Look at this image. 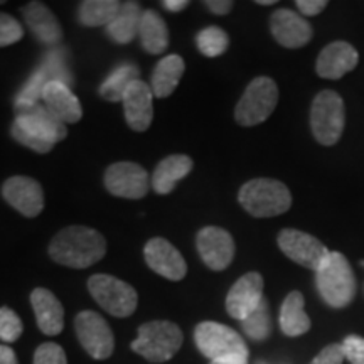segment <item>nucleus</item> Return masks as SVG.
Masks as SVG:
<instances>
[{"label": "nucleus", "instance_id": "obj_29", "mask_svg": "<svg viewBox=\"0 0 364 364\" xmlns=\"http://www.w3.org/2000/svg\"><path fill=\"white\" fill-rule=\"evenodd\" d=\"M118 0H83L78 7V21L86 27H107L120 12Z\"/></svg>", "mask_w": 364, "mask_h": 364}, {"label": "nucleus", "instance_id": "obj_14", "mask_svg": "<svg viewBox=\"0 0 364 364\" xmlns=\"http://www.w3.org/2000/svg\"><path fill=\"white\" fill-rule=\"evenodd\" d=\"M2 198L26 218H38L44 209L43 186L33 177L12 176L2 184Z\"/></svg>", "mask_w": 364, "mask_h": 364}, {"label": "nucleus", "instance_id": "obj_20", "mask_svg": "<svg viewBox=\"0 0 364 364\" xmlns=\"http://www.w3.org/2000/svg\"><path fill=\"white\" fill-rule=\"evenodd\" d=\"M154 93L147 83L136 80L129 86L124 100V112L127 125L135 132L149 130L154 118Z\"/></svg>", "mask_w": 364, "mask_h": 364}, {"label": "nucleus", "instance_id": "obj_34", "mask_svg": "<svg viewBox=\"0 0 364 364\" xmlns=\"http://www.w3.org/2000/svg\"><path fill=\"white\" fill-rule=\"evenodd\" d=\"M33 364H68L65 349L56 343L41 344L34 353Z\"/></svg>", "mask_w": 364, "mask_h": 364}, {"label": "nucleus", "instance_id": "obj_35", "mask_svg": "<svg viewBox=\"0 0 364 364\" xmlns=\"http://www.w3.org/2000/svg\"><path fill=\"white\" fill-rule=\"evenodd\" d=\"M344 359L351 364H364V339L359 336H348L343 341Z\"/></svg>", "mask_w": 364, "mask_h": 364}, {"label": "nucleus", "instance_id": "obj_21", "mask_svg": "<svg viewBox=\"0 0 364 364\" xmlns=\"http://www.w3.org/2000/svg\"><path fill=\"white\" fill-rule=\"evenodd\" d=\"M31 306L36 314V321L43 334L58 336L65 327V309L51 290L34 289L31 292Z\"/></svg>", "mask_w": 364, "mask_h": 364}, {"label": "nucleus", "instance_id": "obj_18", "mask_svg": "<svg viewBox=\"0 0 364 364\" xmlns=\"http://www.w3.org/2000/svg\"><path fill=\"white\" fill-rule=\"evenodd\" d=\"M21 14L26 26L29 27V31L39 43L51 46V48H59L65 34H63V27L51 9L46 4L34 0V2H27L21 9Z\"/></svg>", "mask_w": 364, "mask_h": 364}, {"label": "nucleus", "instance_id": "obj_36", "mask_svg": "<svg viewBox=\"0 0 364 364\" xmlns=\"http://www.w3.org/2000/svg\"><path fill=\"white\" fill-rule=\"evenodd\" d=\"M344 351L341 344H329L309 364H343Z\"/></svg>", "mask_w": 364, "mask_h": 364}, {"label": "nucleus", "instance_id": "obj_2", "mask_svg": "<svg viewBox=\"0 0 364 364\" xmlns=\"http://www.w3.org/2000/svg\"><path fill=\"white\" fill-rule=\"evenodd\" d=\"M48 252L58 265L83 270L103 260L107 255V240L93 228L68 226L58 231Z\"/></svg>", "mask_w": 364, "mask_h": 364}, {"label": "nucleus", "instance_id": "obj_8", "mask_svg": "<svg viewBox=\"0 0 364 364\" xmlns=\"http://www.w3.org/2000/svg\"><path fill=\"white\" fill-rule=\"evenodd\" d=\"M279 103V86L268 76H258L247 86L235 108V120L241 127L263 124Z\"/></svg>", "mask_w": 364, "mask_h": 364}, {"label": "nucleus", "instance_id": "obj_4", "mask_svg": "<svg viewBox=\"0 0 364 364\" xmlns=\"http://www.w3.org/2000/svg\"><path fill=\"white\" fill-rule=\"evenodd\" d=\"M238 201L248 215L273 218L289 211L292 206V194L280 181L253 179L241 186Z\"/></svg>", "mask_w": 364, "mask_h": 364}, {"label": "nucleus", "instance_id": "obj_26", "mask_svg": "<svg viewBox=\"0 0 364 364\" xmlns=\"http://www.w3.org/2000/svg\"><path fill=\"white\" fill-rule=\"evenodd\" d=\"M304 295L294 290L287 295L280 309V329L289 338H299L311 329V318L304 311Z\"/></svg>", "mask_w": 364, "mask_h": 364}, {"label": "nucleus", "instance_id": "obj_10", "mask_svg": "<svg viewBox=\"0 0 364 364\" xmlns=\"http://www.w3.org/2000/svg\"><path fill=\"white\" fill-rule=\"evenodd\" d=\"M75 331L80 344L93 359H108L115 349V338L108 322L93 311L80 312L75 318Z\"/></svg>", "mask_w": 364, "mask_h": 364}, {"label": "nucleus", "instance_id": "obj_17", "mask_svg": "<svg viewBox=\"0 0 364 364\" xmlns=\"http://www.w3.org/2000/svg\"><path fill=\"white\" fill-rule=\"evenodd\" d=\"M270 29L277 43L289 49L302 48L312 39V26L309 21L289 9H277L272 14Z\"/></svg>", "mask_w": 364, "mask_h": 364}, {"label": "nucleus", "instance_id": "obj_37", "mask_svg": "<svg viewBox=\"0 0 364 364\" xmlns=\"http://www.w3.org/2000/svg\"><path fill=\"white\" fill-rule=\"evenodd\" d=\"M295 6L299 7V11L304 14V16L312 17L321 14L327 7L326 0H297Z\"/></svg>", "mask_w": 364, "mask_h": 364}, {"label": "nucleus", "instance_id": "obj_24", "mask_svg": "<svg viewBox=\"0 0 364 364\" xmlns=\"http://www.w3.org/2000/svg\"><path fill=\"white\" fill-rule=\"evenodd\" d=\"M186 71V63L184 59L177 54H171L166 56L157 63V66L154 68L152 73V90L154 97L157 98H167L174 93L177 85L182 78Z\"/></svg>", "mask_w": 364, "mask_h": 364}, {"label": "nucleus", "instance_id": "obj_43", "mask_svg": "<svg viewBox=\"0 0 364 364\" xmlns=\"http://www.w3.org/2000/svg\"><path fill=\"white\" fill-rule=\"evenodd\" d=\"M4 4H6V2H4V0H0V6H4Z\"/></svg>", "mask_w": 364, "mask_h": 364}, {"label": "nucleus", "instance_id": "obj_1", "mask_svg": "<svg viewBox=\"0 0 364 364\" xmlns=\"http://www.w3.org/2000/svg\"><path fill=\"white\" fill-rule=\"evenodd\" d=\"M14 113L12 139L34 152H51L54 145L68 136L65 122L59 120L43 102L14 105Z\"/></svg>", "mask_w": 364, "mask_h": 364}, {"label": "nucleus", "instance_id": "obj_25", "mask_svg": "<svg viewBox=\"0 0 364 364\" xmlns=\"http://www.w3.org/2000/svg\"><path fill=\"white\" fill-rule=\"evenodd\" d=\"M142 7L139 2H124L120 12L110 24L107 26V34L113 43L129 44L139 36L140 21H142Z\"/></svg>", "mask_w": 364, "mask_h": 364}, {"label": "nucleus", "instance_id": "obj_5", "mask_svg": "<svg viewBox=\"0 0 364 364\" xmlns=\"http://www.w3.org/2000/svg\"><path fill=\"white\" fill-rule=\"evenodd\" d=\"M194 341L203 356L211 361H248V348L241 336L220 322L204 321L196 326Z\"/></svg>", "mask_w": 364, "mask_h": 364}, {"label": "nucleus", "instance_id": "obj_40", "mask_svg": "<svg viewBox=\"0 0 364 364\" xmlns=\"http://www.w3.org/2000/svg\"><path fill=\"white\" fill-rule=\"evenodd\" d=\"M188 6H189L188 0H164L162 2V7H166L167 11L171 12H181Z\"/></svg>", "mask_w": 364, "mask_h": 364}, {"label": "nucleus", "instance_id": "obj_22", "mask_svg": "<svg viewBox=\"0 0 364 364\" xmlns=\"http://www.w3.org/2000/svg\"><path fill=\"white\" fill-rule=\"evenodd\" d=\"M43 103L65 124H78L83 117L80 100L71 88L59 81H51L43 91Z\"/></svg>", "mask_w": 364, "mask_h": 364}, {"label": "nucleus", "instance_id": "obj_16", "mask_svg": "<svg viewBox=\"0 0 364 364\" xmlns=\"http://www.w3.org/2000/svg\"><path fill=\"white\" fill-rule=\"evenodd\" d=\"M263 299V277L258 272L245 273L228 292L226 311L233 318L243 321L257 311Z\"/></svg>", "mask_w": 364, "mask_h": 364}, {"label": "nucleus", "instance_id": "obj_33", "mask_svg": "<svg viewBox=\"0 0 364 364\" xmlns=\"http://www.w3.org/2000/svg\"><path fill=\"white\" fill-rule=\"evenodd\" d=\"M24 38V29L16 17L0 12V48H7Z\"/></svg>", "mask_w": 364, "mask_h": 364}, {"label": "nucleus", "instance_id": "obj_39", "mask_svg": "<svg viewBox=\"0 0 364 364\" xmlns=\"http://www.w3.org/2000/svg\"><path fill=\"white\" fill-rule=\"evenodd\" d=\"M0 364H19L11 346L0 344Z\"/></svg>", "mask_w": 364, "mask_h": 364}, {"label": "nucleus", "instance_id": "obj_7", "mask_svg": "<svg viewBox=\"0 0 364 364\" xmlns=\"http://www.w3.org/2000/svg\"><path fill=\"white\" fill-rule=\"evenodd\" d=\"M344 102L336 91L324 90L314 98L311 108V129L321 145H336L344 132Z\"/></svg>", "mask_w": 364, "mask_h": 364}, {"label": "nucleus", "instance_id": "obj_32", "mask_svg": "<svg viewBox=\"0 0 364 364\" xmlns=\"http://www.w3.org/2000/svg\"><path fill=\"white\" fill-rule=\"evenodd\" d=\"M24 332L21 317L11 307H0V341L4 343H16Z\"/></svg>", "mask_w": 364, "mask_h": 364}, {"label": "nucleus", "instance_id": "obj_15", "mask_svg": "<svg viewBox=\"0 0 364 364\" xmlns=\"http://www.w3.org/2000/svg\"><path fill=\"white\" fill-rule=\"evenodd\" d=\"M144 257L147 265L157 275L167 280L179 282L188 273V263H186L179 250L171 241L161 238V236H156V238L147 241L144 248Z\"/></svg>", "mask_w": 364, "mask_h": 364}, {"label": "nucleus", "instance_id": "obj_3", "mask_svg": "<svg viewBox=\"0 0 364 364\" xmlns=\"http://www.w3.org/2000/svg\"><path fill=\"white\" fill-rule=\"evenodd\" d=\"M316 285L322 300L334 309L349 306L358 289L353 268L339 252H331L324 265L316 272Z\"/></svg>", "mask_w": 364, "mask_h": 364}, {"label": "nucleus", "instance_id": "obj_28", "mask_svg": "<svg viewBox=\"0 0 364 364\" xmlns=\"http://www.w3.org/2000/svg\"><path fill=\"white\" fill-rule=\"evenodd\" d=\"M140 71L134 63H122L113 70L100 86V97L110 103L122 102L129 86L139 78Z\"/></svg>", "mask_w": 364, "mask_h": 364}, {"label": "nucleus", "instance_id": "obj_13", "mask_svg": "<svg viewBox=\"0 0 364 364\" xmlns=\"http://www.w3.org/2000/svg\"><path fill=\"white\" fill-rule=\"evenodd\" d=\"M196 247L204 265L215 272H221L231 265L235 258L233 236L220 226H206L196 236Z\"/></svg>", "mask_w": 364, "mask_h": 364}, {"label": "nucleus", "instance_id": "obj_38", "mask_svg": "<svg viewBox=\"0 0 364 364\" xmlns=\"http://www.w3.org/2000/svg\"><path fill=\"white\" fill-rule=\"evenodd\" d=\"M204 6L216 16H226L233 9V2L231 0H208V2H204Z\"/></svg>", "mask_w": 364, "mask_h": 364}, {"label": "nucleus", "instance_id": "obj_41", "mask_svg": "<svg viewBox=\"0 0 364 364\" xmlns=\"http://www.w3.org/2000/svg\"><path fill=\"white\" fill-rule=\"evenodd\" d=\"M209 364H248V361H211Z\"/></svg>", "mask_w": 364, "mask_h": 364}, {"label": "nucleus", "instance_id": "obj_11", "mask_svg": "<svg viewBox=\"0 0 364 364\" xmlns=\"http://www.w3.org/2000/svg\"><path fill=\"white\" fill-rule=\"evenodd\" d=\"M277 243L290 260L314 272H317L318 268L324 265L331 255L329 250L316 236L292 230V228L282 230L277 236Z\"/></svg>", "mask_w": 364, "mask_h": 364}, {"label": "nucleus", "instance_id": "obj_23", "mask_svg": "<svg viewBox=\"0 0 364 364\" xmlns=\"http://www.w3.org/2000/svg\"><path fill=\"white\" fill-rule=\"evenodd\" d=\"M193 159L188 156H182V154H176V156L162 159V161L157 164L156 171H154L150 186H152V189L156 191L157 194H171L172 191L176 189L177 182L184 179V177L193 171Z\"/></svg>", "mask_w": 364, "mask_h": 364}, {"label": "nucleus", "instance_id": "obj_27", "mask_svg": "<svg viewBox=\"0 0 364 364\" xmlns=\"http://www.w3.org/2000/svg\"><path fill=\"white\" fill-rule=\"evenodd\" d=\"M139 36L144 49L149 54H162L169 46V29H167L166 21L152 9L144 11Z\"/></svg>", "mask_w": 364, "mask_h": 364}, {"label": "nucleus", "instance_id": "obj_30", "mask_svg": "<svg viewBox=\"0 0 364 364\" xmlns=\"http://www.w3.org/2000/svg\"><path fill=\"white\" fill-rule=\"evenodd\" d=\"M241 329L252 341L262 343L270 338L272 334V317H270V306L268 300L263 299L257 311L250 314L247 318L241 321Z\"/></svg>", "mask_w": 364, "mask_h": 364}, {"label": "nucleus", "instance_id": "obj_44", "mask_svg": "<svg viewBox=\"0 0 364 364\" xmlns=\"http://www.w3.org/2000/svg\"><path fill=\"white\" fill-rule=\"evenodd\" d=\"M257 364H267V363H263V361H260V363H257Z\"/></svg>", "mask_w": 364, "mask_h": 364}, {"label": "nucleus", "instance_id": "obj_31", "mask_svg": "<svg viewBox=\"0 0 364 364\" xmlns=\"http://www.w3.org/2000/svg\"><path fill=\"white\" fill-rule=\"evenodd\" d=\"M196 44H198L201 54L206 58H218L226 53L228 46H230V38L221 27L209 26L206 29L199 31L198 36H196Z\"/></svg>", "mask_w": 364, "mask_h": 364}, {"label": "nucleus", "instance_id": "obj_12", "mask_svg": "<svg viewBox=\"0 0 364 364\" xmlns=\"http://www.w3.org/2000/svg\"><path fill=\"white\" fill-rule=\"evenodd\" d=\"M105 188L117 198L142 199L150 189L149 174L135 162L112 164L105 172Z\"/></svg>", "mask_w": 364, "mask_h": 364}, {"label": "nucleus", "instance_id": "obj_42", "mask_svg": "<svg viewBox=\"0 0 364 364\" xmlns=\"http://www.w3.org/2000/svg\"><path fill=\"white\" fill-rule=\"evenodd\" d=\"M257 4H260V6H273V4H277V0H257Z\"/></svg>", "mask_w": 364, "mask_h": 364}, {"label": "nucleus", "instance_id": "obj_19", "mask_svg": "<svg viewBox=\"0 0 364 364\" xmlns=\"http://www.w3.org/2000/svg\"><path fill=\"white\" fill-rule=\"evenodd\" d=\"M359 63V54L356 49L344 41L327 44L318 54L316 63V71L324 80H341L349 71H353Z\"/></svg>", "mask_w": 364, "mask_h": 364}, {"label": "nucleus", "instance_id": "obj_9", "mask_svg": "<svg viewBox=\"0 0 364 364\" xmlns=\"http://www.w3.org/2000/svg\"><path fill=\"white\" fill-rule=\"evenodd\" d=\"M88 290L98 306L115 317L132 316L139 304V295L134 287L107 273L90 277Z\"/></svg>", "mask_w": 364, "mask_h": 364}, {"label": "nucleus", "instance_id": "obj_6", "mask_svg": "<svg viewBox=\"0 0 364 364\" xmlns=\"http://www.w3.org/2000/svg\"><path fill=\"white\" fill-rule=\"evenodd\" d=\"M181 327L171 321H150L139 327V336L132 343V351L150 363H166L181 349Z\"/></svg>", "mask_w": 364, "mask_h": 364}]
</instances>
